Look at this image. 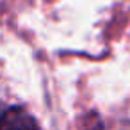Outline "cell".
Masks as SVG:
<instances>
[{
	"label": "cell",
	"instance_id": "1",
	"mask_svg": "<svg viewBox=\"0 0 130 130\" xmlns=\"http://www.w3.org/2000/svg\"><path fill=\"white\" fill-rule=\"evenodd\" d=\"M0 130H39V126L25 109L9 107L0 114Z\"/></svg>",
	"mask_w": 130,
	"mask_h": 130
}]
</instances>
